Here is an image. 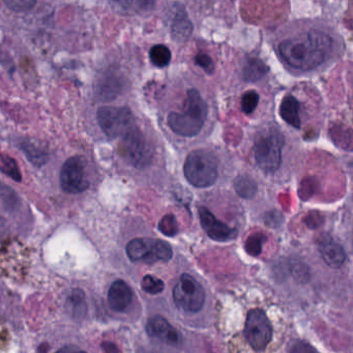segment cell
<instances>
[{
	"label": "cell",
	"instance_id": "7",
	"mask_svg": "<svg viewBox=\"0 0 353 353\" xmlns=\"http://www.w3.org/2000/svg\"><path fill=\"white\" fill-rule=\"evenodd\" d=\"M173 301L179 309L197 313L205 303V291L191 274H183L173 288Z\"/></svg>",
	"mask_w": 353,
	"mask_h": 353
},
{
	"label": "cell",
	"instance_id": "4",
	"mask_svg": "<svg viewBox=\"0 0 353 353\" xmlns=\"http://www.w3.org/2000/svg\"><path fill=\"white\" fill-rule=\"evenodd\" d=\"M119 148L121 157L135 168H146L152 163L154 150L137 127L121 138Z\"/></svg>",
	"mask_w": 353,
	"mask_h": 353
},
{
	"label": "cell",
	"instance_id": "18",
	"mask_svg": "<svg viewBox=\"0 0 353 353\" xmlns=\"http://www.w3.org/2000/svg\"><path fill=\"white\" fill-rule=\"evenodd\" d=\"M268 65L258 59H248L243 69V79L248 82L259 81L268 73Z\"/></svg>",
	"mask_w": 353,
	"mask_h": 353
},
{
	"label": "cell",
	"instance_id": "24",
	"mask_svg": "<svg viewBox=\"0 0 353 353\" xmlns=\"http://www.w3.org/2000/svg\"><path fill=\"white\" fill-rule=\"evenodd\" d=\"M158 228L166 236L173 237L179 233V223L173 214H166L161 219Z\"/></svg>",
	"mask_w": 353,
	"mask_h": 353
},
{
	"label": "cell",
	"instance_id": "21",
	"mask_svg": "<svg viewBox=\"0 0 353 353\" xmlns=\"http://www.w3.org/2000/svg\"><path fill=\"white\" fill-rule=\"evenodd\" d=\"M1 172L5 173L7 176L11 177L13 181L20 183L22 181L21 172L17 162L12 157L3 154L1 158Z\"/></svg>",
	"mask_w": 353,
	"mask_h": 353
},
{
	"label": "cell",
	"instance_id": "1",
	"mask_svg": "<svg viewBox=\"0 0 353 353\" xmlns=\"http://www.w3.org/2000/svg\"><path fill=\"white\" fill-rule=\"evenodd\" d=\"M332 49V40L330 36L319 30H311L305 36L281 43L279 54L293 69L310 71L322 65Z\"/></svg>",
	"mask_w": 353,
	"mask_h": 353
},
{
	"label": "cell",
	"instance_id": "19",
	"mask_svg": "<svg viewBox=\"0 0 353 353\" xmlns=\"http://www.w3.org/2000/svg\"><path fill=\"white\" fill-rule=\"evenodd\" d=\"M233 187L239 197L251 199L257 193V183L249 175H239L233 181Z\"/></svg>",
	"mask_w": 353,
	"mask_h": 353
},
{
	"label": "cell",
	"instance_id": "30",
	"mask_svg": "<svg viewBox=\"0 0 353 353\" xmlns=\"http://www.w3.org/2000/svg\"><path fill=\"white\" fill-rule=\"evenodd\" d=\"M312 181H313V179H309L307 181H303V185H301L303 189H301V192H303L305 190H307V191H305V193L301 194V197L305 198V195H313L314 192H315V188H314V185H315L316 183H312Z\"/></svg>",
	"mask_w": 353,
	"mask_h": 353
},
{
	"label": "cell",
	"instance_id": "3",
	"mask_svg": "<svg viewBox=\"0 0 353 353\" xmlns=\"http://www.w3.org/2000/svg\"><path fill=\"white\" fill-rule=\"evenodd\" d=\"M185 179L196 188H208L218 179V165L210 152L194 150L188 154L183 166Z\"/></svg>",
	"mask_w": 353,
	"mask_h": 353
},
{
	"label": "cell",
	"instance_id": "31",
	"mask_svg": "<svg viewBox=\"0 0 353 353\" xmlns=\"http://www.w3.org/2000/svg\"><path fill=\"white\" fill-rule=\"evenodd\" d=\"M282 220L283 216L280 212H270V214H268L266 224H268V226H272V225H274V226H278V225H280V223L282 222Z\"/></svg>",
	"mask_w": 353,
	"mask_h": 353
},
{
	"label": "cell",
	"instance_id": "22",
	"mask_svg": "<svg viewBox=\"0 0 353 353\" xmlns=\"http://www.w3.org/2000/svg\"><path fill=\"white\" fill-rule=\"evenodd\" d=\"M266 241V236L263 233H254V234L250 235L248 237L247 241H245V249L249 255L259 256L262 252V247L263 243Z\"/></svg>",
	"mask_w": 353,
	"mask_h": 353
},
{
	"label": "cell",
	"instance_id": "29",
	"mask_svg": "<svg viewBox=\"0 0 353 353\" xmlns=\"http://www.w3.org/2000/svg\"><path fill=\"white\" fill-rule=\"evenodd\" d=\"M289 353H318L311 345L305 342H296L293 344Z\"/></svg>",
	"mask_w": 353,
	"mask_h": 353
},
{
	"label": "cell",
	"instance_id": "27",
	"mask_svg": "<svg viewBox=\"0 0 353 353\" xmlns=\"http://www.w3.org/2000/svg\"><path fill=\"white\" fill-rule=\"evenodd\" d=\"M36 1L32 0H6L5 5L15 12H26L32 10L36 6Z\"/></svg>",
	"mask_w": 353,
	"mask_h": 353
},
{
	"label": "cell",
	"instance_id": "12",
	"mask_svg": "<svg viewBox=\"0 0 353 353\" xmlns=\"http://www.w3.org/2000/svg\"><path fill=\"white\" fill-rule=\"evenodd\" d=\"M146 332L150 338L157 339L172 346L181 343L179 332L160 315L154 316L148 319L146 323Z\"/></svg>",
	"mask_w": 353,
	"mask_h": 353
},
{
	"label": "cell",
	"instance_id": "14",
	"mask_svg": "<svg viewBox=\"0 0 353 353\" xmlns=\"http://www.w3.org/2000/svg\"><path fill=\"white\" fill-rule=\"evenodd\" d=\"M109 307L115 312H123L131 305L133 301V291L128 283L117 280L112 283L108 290Z\"/></svg>",
	"mask_w": 353,
	"mask_h": 353
},
{
	"label": "cell",
	"instance_id": "25",
	"mask_svg": "<svg viewBox=\"0 0 353 353\" xmlns=\"http://www.w3.org/2000/svg\"><path fill=\"white\" fill-rule=\"evenodd\" d=\"M84 292L80 289H75L72 291L69 297V303L71 305L72 311L74 315L83 316L86 312L85 301H84Z\"/></svg>",
	"mask_w": 353,
	"mask_h": 353
},
{
	"label": "cell",
	"instance_id": "17",
	"mask_svg": "<svg viewBox=\"0 0 353 353\" xmlns=\"http://www.w3.org/2000/svg\"><path fill=\"white\" fill-rule=\"evenodd\" d=\"M21 148L30 162L34 164V166H43L48 161V152L36 142L23 141V143L21 144Z\"/></svg>",
	"mask_w": 353,
	"mask_h": 353
},
{
	"label": "cell",
	"instance_id": "6",
	"mask_svg": "<svg viewBox=\"0 0 353 353\" xmlns=\"http://www.w3.org/2000/svg\"><path fill=\"white\" fill-rule=\"evenodd\" d=\"M283 144L284 138L279 131H270L256 141L255 160L264 172H276L281 166Z\"/></svg>",
	"mask_w": 353,
	"mask_h": 353
},
{
	"label": "cell",
	"instance_id": "11",
	"mask_svg": "<svg viewBox=\"0 0 353 353\" xmlns=\"http://www.w3.org/2000/svg\"><path fill=\"white\" fill-rule=\"evenodd\" d=\"M198 214H199L202 228L214 241L225 243V241H232L237 236L236 229L231 228L228 225L221 222L210 210L204 206L199 208Z\"/></svg>",
	"mask_w": 353,
	"mask_h": 353
},
{
	"label": "cell",
	"instance_id": "23",
	"mask_svg": "<svg viewBox=\"0 0 353 353\" xmlns=\"http://www.w3.org/2000/svg\"><path fill=\"white\" fill-rule=\"evenodd\" d=\"M141 287L146 293L156 295L164 291L165 284L161 279L157 278L152 274H146L142 279Z\"/></svg>",
	"mask_w": 353,
	"mask_h": 353
},
{
	"label": "cell",
	"instance_id": "2",
	"mask_svg": "<svg viewBox=\"0 0 353 353\" xmlns=\"http://www.w3.org/2000/svg\"><path fill=\"white\" fill-rule=\"evenodd\" d=\"M183 112H171L168 115L169 128L176 135L183 137H194L201 132L206 117L208 105L200 92L195 88L188 90L187 100Z\"/></svg>",
	"mask_w": 353,
	"mask_h": 353
},
{
	"label": "cell",
	"instance_id": "34",
	"mask_svg": "<svg viewBox=\"0 0 353 353\" xmlns=\"http://www.w3.org/2000/svg\"><path fill=\"white\" fill-rule=\"evenodd\" d=\"M54 353H88L85 351L81 350V349L77 348V347L74 346H65L63 347V348L57 350V352Z\"/></svg>",
	"mask_w": 353,
	"mask_h": 353
},
{
	"label": "cell",
	"instance_id": "28",
	"mask_svg": "<svg viewBox=\"0 0 353 353\" xmlns=\"http://www.w3.org/2000/svg\"><path fill=\"white\" fill-rule=\"evenodd\" d=\"M195 61L206 73L210 74V75L214 74V63L212 59H210V55L205 54V53H199V54L196 55Z\"/></svg>",
	"mask_w": 353,
	"mask_h": 353
},
{
	"label": "cell",
	"instance_id": "26",
	"mask_svg": "<svg viewBox=\"0 0 353 353\" xmlns=\"http://www.w3.org/2000/svg\"><path fill=\"white\" fill-rule=\"evenodd\" d=\"M259 94L254 90L245 92L241 98V110L245 114H252L257 108L258 103H259Z\"/></svg>",
	"mask_w": 353,
	"mask_h": 353
},
{
	"label": "cell",
	"instance_id": "20",
	"mask_svg": "<svg viewBox=\"0 0 353 353\" xmlns=\"http://www.w3.org/2000/svg\"><path fill=\"white\" fill-rule=\"evenodd\" d=\"M150 59L154 67L163 69L170 63L171 51L165 45H156L150 50Z\"/></svg>",
	"mask_w": 353,
	"mask_h": 353
},
{
	"label": "cell",
	"instance_id": "10",
	"mask_svg": "<svg viewBox=\"0 0 353 353\" xmlns=\"http://www.w3.org/2000/svg\"><path fill=\"white\" fill-rule=\"evenodd\" d=\"M59 181L63 191L67 193L78 194L85 191L90 187L85 159L81 156L68 159L61 167Z\"/></svg>",
	"mask_w": 353,
	"mask_h": 353
},
{
	"label": "cell",
	"instance_id": "16",
	"mask_svg": "<svg viewBox=\"0 0 353 353\" xmlns=\"http://www.w3.org/2000/svg\"><path fill=\"white\" fill-rule=\"evenodd\" d=\"M193 32L192 22L188 18L185 10H179L175 14L174 20L172 24V37L179 43H183L190 38Z\"/></svg>",
	"mask_w": 353,
	"mask_h": 353
},
{
	"label": "cell",
	"instance_id": "5",
	"mask_svg": "<svg viewBox=\"0 0 353 353\" xmlns=\"http://www.w3.org/2000/svg\"><path fill=\"white\" fill-rule=\"evenodd\" d=\"M101 130L111 139L123 138L136 128L135 119L127 107H102L97 112Z\"/></svg>",
	"mask_w": 353,
	"mask_h": 353
},
{
	"label": "cell",
	"instance_id": "15",
	"mask_svg": "<svg viewBox=\"0 0 353 353\" xmlns=\"http://www.w3.org/2000/svg\"><path fill=\"white\" fill-rule=\"evenodd\" d=\"M280 115L283 121H286L295 129L301 128V117H299V102L293 96L284 97L280 106Z\"/></svg>",
	"mask_w": 353,
	"mask_h": 353
},
{
	"label": "cell",
	"instance_id": "33",
	"mask_svg": "<svg viewBox=\"0 0 353 353\" xmlns=\"http://www.w3.org/2000/svg\"><path fill=\"white\" fill-rule=\"evenodd\" d=\"M102 349L105 353H121L117 345L112 342H103Z\"/></svg>",
	"mask_w": 353,
	"mask_h": 353
},
{
	"label": "cell",
	"instance_id": "32",
	"mask_svg": "<svg viewBox=\"0 0 353 353\" xmlns=\"http://www.w3.org/2000/svg\"><path fill=\"white\" fill-rule=\"evenodd\" d=\"M320 218H321L320 214H310L309 216L305 219V223H307V225L310 228L315 229L316 227H318L320 225V222L318 221L320 220Z\"/></svg>",
	"mask_w": 353,
	"mask_h": 353
},
{
	"label": "cell",
	"instance_id": "9",
	"mask_svg": "<svg viewBox=\"0 0 353 353\" xmlns=\"http://www.w3.org/2000/svg\"><path fill=\"white\" fill-rule=\"evenodd\" d=\"M245 336L252 348L262 351L272 341V328L268 316L262 310H252L245 319Z\"/></svg>",
	"mask_w": 353,
	"mask_h": 353
},
{
	"label": "cell",
	"instance_id": "8",
	"mask_svg": "<svg viewBox=\"0 0 353 353\" xmlns=\"http://www.w3.org/2000/svg\"><path fill=\"white\" fill-rule=\"evenodd\" d=\"M125 251L132 261H169L173 256L171 245L161 239H134L128 243Z\"/></svg>",
	"mask_w": 353,
	"mask_h": 353
},
{
	"label": "cell",
	"instance_id": "13",
	"mask_svg": "<svg viewBox=\"0 0 353 353\" xmlns=\"http://www.w3.org/2000/svg\"><path fill=\"white\" fill-rule=\"evenodd\" d=\"M318 250L326 264L330 268H338L346 259V253L342 245L327 234H322L318 239Z\"/></svg>",
	"mask_w": 353,
	"mask_h": 353
}]
</instances>
